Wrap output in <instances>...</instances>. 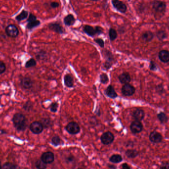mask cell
Instances as JSON below:
<instances>
[{"label": "cell", "instance_id": "45", "mask_svg": "<svg viewBox=\"0 0 169 169\" xmlns=\"http://www.w3.org/2000/svg\"><path fill=\"white\" fill-rule=\"evenodd\" d=\"M81 169V168H79V169Z\"/></svg>", "mask_w": 169, "mask_h": 169}, {"label": "cell", "instance_id": "29", "mask_svg": "<svg viewBox=\"0 0 169 169\" xmlns=\"http://www.w3.org/2000/svg\"><path fill=\"white\" fill-rule=\"evenodd\" d=\"M36 167L38 169H46L47 167V165L45 163H44L41 159L38 160L35 163Z\"/></svg>", "mask_w": 169, "mask_h": 169}, {"label": "cell", "instance_id": "25", "mask_svg": "<svg viewBox=\"0 0 169 169\" xmlns=\"http://www.w3.org/2000/svg\"><path fill=\"white\" fill-rule=\"evenodd\" d=\"M109 38L111 41H113L116 39L117 37V32L115 29L113 28H110L108 32Z\"/></svg>", "mask_w": 169, "mask_h": 169}, {"label": "cell", "instance_id": "42", "mask_svg": "<svg viewBox=\"0 0 169 169\" xmlns=\"http://www.w3.org/2000/svg\"><path fill=\"white\" fill-rule=\"evenodd\" d=\"M121 169H131V168L128 164L124 163L122 165Z\"/></svg>", "mask_w": 169, "mask_h": 169}, {"label": "cell", "instance_id": "7", "mask_svg": "<svg viewBox=\"0 0 169 169\" xmlns=\"http://www.w3.org/2000/svg\"><path fill=\"white\" fill-rule=\"evenodd\" d=\"M66 130L71 134H76L80 131V128L78 124L75 122H70L67 125Z\"/></svg>", "mask_w": 169, "mask_h": 169}, {"label": "cell", "instance_id": "32", "mask_svg": "<svg viewBox=\"0 0 169 169\" xmlns=\"http://www.w3.org/2000/svg\"><path fill=\"white\" fill-rule=\"evenodd\" d=\"M109 81V78L107 73H103L100 75V81L103 84H107Z\"/></svg>", "mask_w": 169, "mask_h": 169}, {"label": "cell", "instance_id": "34", "mask_svg": "<svg viewBox=\"0 0 169 169\" xmlns=\"http://www.w3.org/2000/svg\"><path fill=\"white\" fill-rule=\"evenodd\" d=\"M166 33L164 31H160L157 33V38L160 40H163V39L166 37Z\"/></svg>", "mask_w": 169, "mask_h": 169}, {"label": "cell", "instance_id": "16", "mask_svg": "<svg viewBox=\"0 0 169 169\" xmlns=\"http://www.w3.org/2000/svg\"><path fill=\"white\" fill-rule=\"evenodd\" d=\"M104 93L107 97H109L110 98L115 99L118 96V95L114 89V87L111 85H109L107 87L104 91Z\"/></svg>", "mask_w": 169, "mask_h": 169}, {"label": "cell", "instance_id": "19", "mask_svg": "<svg viewBox=\"0 0 169 169\" xmlns=\"http://www.w3.org/2000/svg\"><path fill=\"white\" fill-rule=\"evenodd\" d=\"M64 85L68 88H72L74 86V80L72 76L69 74L67 73L64 76Z\"/></svg>", "mask_w": 169, "mask_h": 169}, {"label": "cell", "instance_id": "14", "mask_svg": "<svg viewBox=\"0 0 169 169\" xmlns=\"http://www.w3.org/2000/svg\"><path fill=\"white\" fill-rule=\"evenodd\" d=\"M20 85L25 89H29L32 87V80L29 77H23L20 80Z\"/></svg>", "mask_w": 169, "mask_h": 169}, {"label": "cell", "instance_id": "39", "mask_svg": "<svg viewBox=\"0 0 169 169\" xmlns=\"http://www.w3.org/2000/svg\"><path fill=\"white\" fill-rule=\"evenodd\" d=\"M31 103L30 102H27L26 103V104L23 106V108L24 109V110L29 111V110H30V109L31 108Z\"/></svg>", "mask_w": 169, "mask_h": 169}, {"label": "cell", "instance_id": "26", "mask_svg": "<svg viewBox=\"0 0 169 169\" xmlns=\"http://www.w3.org/2000/svg\"><path fill=\"white\" fill-rule=\"evenodd\" d=\"M109 160L112 163H118L122 161V157L119 154H114L111 156Z\"/></svg>", "mask_w": 169, "mask_h": 169}, {"label": "cell", "instance_id": "3", "mask_svg": "<svg viewBox=\"0 0 169 169\" xmlns=\"http://www.w3.org/2000/svg\"><path fill=\"white\" fill-rule=\"evenodd\" d=\"M103 54L106 60L104 64V68L106 69H109L112 66L113 61H114L113 56L111 52L107 50L103 51Z\"/></svg>", "mask_w": 169, "mask_h": 169}, {"label": "cell", "instance_id": "5", "mask_svg": "<svg viewBox=\"0 0 169 169\" xmlns=\"http://www.w3.org/2000/svg\"><path fill=\"white\" fill-rule=\"evenodd\" d=\"M6 33L8 36L15 38L18 35L19 31L15 25L10 24L6 28Z\"/></svg>", "mask_w": 169, "mask_h": 169}, {"label": "cell", "instance_id": "8", "mask_svg": "<svg viewBox=\"0 0 169 169\" xmlns=\"http://www.w3.org/2000/svg\"><path fill=\"white\" fill-rule=\"evenodd\" d=\"M121 91L124 96H131L135 93V89L133 85L128 83L122 86Z\"/></svg>", "mask_w": 169, "mask_h": 169}, {"label": "cell", "instance_id": "22", "mask_svg": "<svg viewBox=\"0 0 169 169\" xmlns=\"http://www.w3.org/2000/svg\"><path fill=\"white\" fill-rule=\"evenodd\" d=\"M153 33L151 32L147 31L142 35V39L145 42H149L153 38Z\"/></svg>", "mask_w": 169, "mask_h": 169}, {"label": "cell", "instance_id": "6", "mask_svg": "<svg viewBox=\"0 0 169 169\" xmlns=\"http://www.w3.org/2000/svg\"><path fill=\"white\" fill-rule=\"evenodd\" d=\"M100 139L103 144L104 145H109L113 142L114 136L112 133L110 131H107L102 134Z\"/></svg>", "mask_w": 169, "mask_h": 169}, {"label": "cell", "instance_id": "31", "mask_svg": "<svg viewBox=\"0 0 169 169\" xmlns=\"http://www.w3.org/2000/svg\"><path fill=\"white\" fill-rule=\"evenodd\" d=\"M157 117L160 120V121L162 123L166 122L168 121V117L167 116V115L163 112H161L158 114L157 115Z\"/></svg>", "mask_w": 169, "mask_h": 169}, {"label": "cell", "instance_id": "28", "mask_svg": "<svg viewBox=\"0 0 169 169\" xmlns=\"http://www.w3.org/2000/svg\"><path fill=\"white\" fill-rule=\"evenodd\" d=\"M138 154L139 153L137 150H133V149H129L126 152L127 156L131 158H135L138 156Z\"/></svg>", "mask_w": 169, "mask_h": 169}, {"label": "cell", "instance_id": "12", "mask_svg": "<svg viewBox=\"0 0 169 169\" xmlns=\"http://www.w3.org/2000/svg\"><path fill=\"white\" fill-rule=\"evenodd\" d=\"M130 128L132 133L134 134H138L143 130V124L140 122L135 121L131 123Z\"/></svg>", "mask_w": 169, "mask_h": 169}, {"label": "cell", "instance_id": "13", "mask_svg": "<svg viewBox=\"0 0 169 169\" xmlns=\"http://www.w3.org/2000/svg\"><path fill=\"white\" fill-rule=\"evenodd\" d=\"M166 5L163 2H154L153 4V8L156 12L159 13H164L165 11Z\"/></svg>", "mask_w": 169, "mask_h": 169}, {"label": "cell", "instance_id": "35", "mask_svg": "<svg viewBox=\"0 0 169 169\" xmlns=\"http://www.w3.org/2000/svg\"><path fill=\"white\" fill-rule=\"evenodd\" d=\"M58 102H53L50 106V108L52 112L55 113L58 111Z\"/></svg>", "mask_w": 169, "mask_h": 169}, {"label": "cell", "instance_id": "36", "mask_svg": "<svg viewBox=\"0 0 169 169\" xmlns=\"http://www.w3.org/2000/svg\"><path fill=\"white\" fill-rule=\"evenodd\" d=\"M94 41L97 44L99 45L101 48H104V41L102 38H96L94 39Z\"/></svg>", "mask_w": 169, "mask_h": 169}, {"label": "cell", "instance_id": "24", "mask_svg": "<svg viewBox=\"0 0 169 169\" xmlns=\"http://www.w3.org/2000/svg\"><path fill=\"white\" fill-rule=\"evenodd\" d=\"M28 15V12L26 10H23L19 14L16 16L15 19L18 22H21L22 20L26 19L27 18Z\"/></svg>", "mask_w": 169, "mask_h": 169}, {"label": "cell", "instance_id": "27", "mask_svg": "<svg viewBox=\"0 0 169 169\" xmlns=\"http://www.w3.org/2000/svg\"><path fill=\"white\" fill-rule=\"evenodd\" d=\"M40 23V21H39V20H36L32 21V22H29L27 25V28L28 29L31 30L36 27H38Z\"/></svg>", "mask_w": 169, "mask_h": 169}, {"label": "cell", "instance_id": "17", "mask_svg": "<svg viewBox=\"0 0 169 169\" xmlns=\"http://www.w3.org/2000/svg\"><path fill=\"white\" fill-rule=\"evenodd\" d=\"M144 112L143 110L140 109H137L134 111L133 113V116L137 121H141L144 118Z\"/></svg>", "mask_w": 169, "mask_h": 169}, {"label": "cell", "instance_id": "33", "mask_svg": "<svg viewBox=\"0 0 169 169\" xmlns=\"http://www.w3.org/2000/svg\"><path fill=\"white\" fill-rule=\"evenodd\" d=\"M51 142L55 146H58L59 144H61L62 142V140L61 139L58 137V136H54V138H52L51 140Z\"/></svg>", "mask_w": 169, "mask_h": 169}, {"label": "cell", "instance_id": "9", "mask_svg": "<svg viewBox=\"0 0 169 169\" xmlns=\"http://www.w3.org/2000/svg\"><path fill=\"white\" fill-rule=\"evenodd\" d=\"M111 2L114 8L117 11L123 14L126 12L127 7L126 4L123 3V2L120 1L118 0H113Z\"/></svg>", "mask_w": 169, "mask_h": 169}, {"label": "cell", "instance_id": "37", "mask_svg": "<svg viewBox=\"0 0 169 169\" xmlns=\"http://www.w3.org/2000/svg\"><path fill=\"white\" fill-rule=\"evenodd\" d=\"M6 70V66L5 64L2 61H0V75H2L5 72Z\"/></svg>", "mask_w": 169, "mask_h": 169}, {"label": "cell", "instance_id": "1", "mask_svg": "<svg viewBox=\"0 0 169 169\" xmlns=\"http://www.w3.org/2000/svg\"><path fill=\"white\" fill-rule=\"evenodd\" d=\"M13 122L14 128L18 131H24L26 129V118L23 114L21 113L14 114Z\"/></svg>", "mask_w": 169, "mask_h": 169}, {"label": "cell", "instance_id": "44", "mask_svg": "<svg viewBox=\"0 0 169 169\" xmlns=\"http://www.w3.org/2000/svg\"><path fill=\"white\" fill-rule=\"evenodd\" d=\"M2 169V166L1 165V162H0V169Z\"/></svg>", "mask_w": 169, "mask_h": 169}, {"label": "cell", "instance_id": "38", "mask_svg": "<svg viewBox=\"0 0 169 169\" xmlns=\"http://www.w3.org/2000/svg\"><path fill=\"white\" fill-rule=\"evenodd\" d=\"M37 20V17L35 15H34L33 14H31V13L30 14L29 17H28L27 19L28 23L32 22V21H34V20Z\"/></svg>", "mask_w": 169, "mask_h": 169}, {"label": "cell", "instance_id": "11", "mask_svg": "<svg viewBox=\"0 0 169 169\" xmlns=\"http://www.w3.org/2000/svg\"><path fill=\"white\" fill-rule=\"evenodd\" d=\"M41 159L46 164H50L54 161V155L52 152H46L42 155Z\"/></svg>", "mask_w": 169, "mask_h": 169}, {"label": "cell", "instance_id": "41", "mask_svg": "<svg viewBox=\"0 0 169 169\" xmlns=\"http://www.w3.org/2000/svg\"><path fill=\"white\" fill-rule=\"evenodd\" d=\"M50 6L53 8H58L59 6V4L56 2H53L50 3Z\"/></svg>", "mask_w": 169, "mask_h": 169}, {"label": "cell", "instance_id": "30", "mask_svg": "<svg viewBox=\"0 0 169 169\" xmlns=\"http://www.w3.org/2000/svg\"><path fill=\"white\" fill-rule=\"evenodd\" d=\"M37 63L36 61L34 59L31 58L27 61L26 63L25 64V68H30L32 67H35L36 66Z\"/></svg>", "mask_w": 169, "mask_h": 169}, {"label": "cell", "instance_id": "23", "mask_svg": "<svg viewBox=\"0 0 169 169\" xmlns=\"http://www.w3.org/2000/svg\"><path fill=\"white\" fill-rule=\"evenodd\" d=\"M2 169H22L20 167L16 164L10 162H6L2 166Z\"/></svg>", "mask_w": 169, "mask_h": 169}, {"label": "cell", "instance_id": "10", "mask_svg": "<svg viewBox=\"0 0 169 169\" xmlns=\"http://www.w3.org/2000/svg\"><path fill=\"white\" fill-rule=\"evenodd\" d=\"M49 28L51 31L55 32L58 34H63L65 31L62 26L59 23H50L49 24Z\"/></svg>", "mask_w": 169, "mask_h": 169}, {"label": "cell", "instance_id": "20", "mask_svg": "<svg viewBox=\"0 0 169 169\" xmlns=\"http://www.w3.org/2000/svg\"><path fill=\"white\" fill-rule=\"evenodd\" d=\"M76 19L74 15L72 14H68L66 17H64L63 22L64 24L66 26H71L75 23Z\"/></svg>", "mask_w": 169, "mask_h": 169}, {"label": "cell", "instance_id": "21", "mask_svg": "<svg viewBox=\"0 0 169 169\" xmlns=\"http://www.w3.org/2000/svg\"><path fill=\"white\" fill-rule=\"evenodd\" d=\"M159 58L163 63L169 62V52L168 51L162 50L159 53Z\"/></svg>", "mask_w": 169, "mask_h": 169}, {"label": "cell", "instance_id": "2", "mask_svg": "<svg viewBox=\"0 0 169 169\" xmlns=\"http://www.w3.org/2000/svg\"><path fill=\"white\" fill-rule=\"evenodd\" d=\"M83 29L84 32L90 37L99 35L103 33V29L99 26L94 27L90 25H86L83 27Z\"/></svg>", "mask_w": 169, "mask_h": 169}, {"label": "cell", "instance_id": "40", "mask_svg": "<svg viewBox=\"0 0 169 169\" xmlns=\"http://www.w3.org/2000/svg\"><path fill=\"white\" fill-rule=\"evenodd\" d=\"M160 169H169V162H164L162 163Z\"/></svg>", "mask_w": 169, "mask_h": 169}, {"label": "cell", "instance_id": "43", "mask_svg": "<svg viewBox=\"0 0 169 169\" xmlns=\"http://www.w3.org/2000/svg\"><path fill=\"white\" fill-rule=\"evenodd\" d=\"M150 68L151 70H155L156 68V67L155 64L153 62H151L150 64Z\"/></svg>", "mask_w": 169, "mask_h": 169}, {"label": "cell", "instance_id": "15", "mask_svg": "<svg viewBox=\"0 0 169 169\" xmlns=\"http://www.w3.org/2000/svg\"><path fill=\"white\" fill-rule=\"evenodd\" d=\"M149 139L152 142L158 143L161 142L162 136L160 133L154 131L150 134L149 135Z\"/></svg>", "mask_w": 169, "mask_h": 169}, {"label": "cell", "instance_id": "4", "mask_svg": "<svg viewBox=\"0 0 169 169\" xmlns=\"http://www.w3.org/2000/svg\"><path fill=\"white\" fill-rule=\"evenodd\" d=\"M30 130L33 134H39L43 131L44 126L41 122L35 121L32 122L30 126Z\"/></svg>", "mask_w": 169, "mask_h": 169}, {"label": "cell", "instance_id": "18", "mask_svg": "<svg viewBox=\"0 0 169 169\" xmlns=\"http://www.w3.org/2000/svg\"><path fill=\"white\" fill-rule=\"evenodd\" d=\"M118 78L121 83L124 85L128 84L131 81L130 75L128 72H123L119 76Z\"/></svg>", "mask_w": 169, "mask_h": 169}]
</instances>
